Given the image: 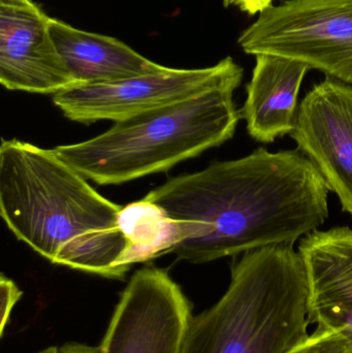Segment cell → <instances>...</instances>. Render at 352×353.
Masks as SVG:
<instances>
[{"label": "cell", "instance_id": "obj_17", "mask_svg": "<svg viewBox=\"0 0 352 353\" xmlns=\"http://www.w3.org/2000/svg\"><path fill=\"white\" fill-rule=\"evenodd\" d=\"M55 353H101L99 346H90L88 344L70 342L61 346H56Z\"/></svg>", "mask_w": 352, "mask_h": 353}, {"label": "cell", "instance_id": "obj_11", "mask_svg": "<svg viewBox=\"0 0 352 353\" xmlns=\"http://www.w3.org/2000/svg\"><path fill=\"white\" fill-rule=\"evenodd\" d=\"M309 66L281 56H256L252 78L246 87L247 99L241 117L256 142L271 144L291 134L298 115V97Z\"/></svg>", "mask_w": 352, "mask_h": 353}, {"label": "cell", "instance_id": "obj_16", "mask_svg": "<svg viewBox=\"0 0 352 353\" xmlns=\"http://www.w3.org/2000/svg\"><path fill=\"white\" fill-rule=\"evenodd\" d=\"M274 0H223L225 8L235 6L242 12L254 16L256 14H262L273 6Z\"/></svg>", "mask_w": 352, "mask_h": 353}, {"label": "cell", "instance_id": "obj_10", "mask_svg": "<svg viewBox=\"0 0 352 353\" xmlns=\"http://www.w3.org/2000/svg\"><path fill=\"white\" fill-rule=\"evenodd\" d=\"M307 277L310 323L352 343V230H314L299 245Z\"/></svg>", "mask_w": 352, "mask_h": 353}, {"label": "cell", "instance_id": "obj_1", "mask_svg": "<svg viewBox=\"0 0 352 353\" xmlns=\"http://www.w3.org/2000/svg\"><path fill=\"white\" fill-rule=\"evenodd\" d=\"M330 191L299 149L258 148L175 176L144 199L175 222L178 259L205 263L311 234L328 218Z\"/></svg>", "mask_w": 352, "mask_h": 353}, {"label": "cell", "instance_id": "obj_8", "mask_svg": "<svg viewBox=\"0 0 352 353\" xmlns=\"http://www.w3.org/2000/svg\"><path fill=\"white\" fill-rule=\"evenodd\" d=\"M291 137L352 216V85L332 78L314 85Z\"/></svg>", "mask_w": 352, "mask_h": 353}, {"label": "cell", "instance_id": "obj_18", "mask_svg": "<svg viewBox=\"0 0 352 353\" xmlns=\"http://www.w3.org/2000/svg\"><path fill=\"white\" fill-rule=\"evenodd\" d=\"M56 346H51V347L45 348V350H41V352L35 353H55Z\"/></svg>", "mask_w": 352, "mask_h": 353}, {"label": "cell", "instance_id": "obj_7", "mask_svg": "<svg viewBox=\"0 0 352 353\" xmlns=\"http://www.w3.org/2000/svg\"><path fill=\"white\" fill-rule=\"evenodd\" d=\"M192 305L165 270L146 267L120 296L101 353H182Z\"/></svg>", "mask_w": 352, "mask_h": 353}, {"label": "cell", "instance_id": "obj_2", "mask_svg": "<svg viewBox=\"0 0 352 353\" xmlns=\"http://www.w3.org/2000/svg\"><path fill=\"white\" fill-rule=\"evenodd\" d=\"M121 205L97 192L53 150L2 140L0 215L18 240L54 265L123 279Z\"/></svg>", "mask_w": 352, "mask_h": 353}, {"label": "cell", "instance_id": "obj_9", "mask_svg": "<svg viewBox=\"0 0 352 353\" xmlns=\"http://www.w3.org/2000/svg\"><path fill=\"white\" fill-rule=\"evenodd\" d=\"M32 0H0V83L12 91L57 94L76 86Z\"/></svg>", "mask_w": 352, "mask_h": 353}, {"label": "cell", "instance_id": "obj_6", "mask_svg": "<svg viewBox=\"0 0 352 353\" xmlns=\"http://www.w3.org/2000/svg\"><path fill=\"white\" fill-rule=\"evenodd\" d=\"M243 72L233 58L227 57L209 68H167L163 72L117 82L76 85L53 95V103L72 121L84 124L103 120L117 122L217 87L241 85Z\"/></svg>", "mask_w": 352, "mask_h": 353}, {"label": "cell", "instance_id": "obj_14", "mask_svg": "<svg viewBox=\"0 0 352 353\" xmlns=\"http://www.w3.org/2000/svg\"><path fill=\"white\" fill-rule=\"evenodd\" d=\"M284 353H352V343L336 332L316 329L312 335Z\"/></svg>", "mask_w": 352, "mask_h": 353}, {"label": "cell", "instance_id": "obj_13", "mask_svg": "<svg viewBox=\"0 0 352 353\" xmlns=\"http://www.w3.org/2000/svg\"><path fill=\"white\" fill-rule=\"evenodd\" d=\"M120 230L127 242L123 265L151 261L177 246V226L156 203L143 199L122 207L118 217Z\"/></svg>", "mask_w": 352, "mask_h": 353}, {"label": "cell", "instance_id": "obj_12", "mask_svg": "<svg viewBox=\"0 0 352 353\" xmlns=\"http://www.w3.org/2000/svg\"><path fill=\"white\" fill-rule=\"evenodd\" d=\"M50 32L76 85L117 82L167 68L119 39L74 28L58 19L51 18Z\"/></svg>", "mask_w": 352, "mask_h": 353}, {"label": "cell", "instance_id": "obj_4", "mask_svg": "<svg viewBox=\"0 0 352 353\" xmlns=\"http://www.w3.org/2000/svg\"><path fill=\"white\" fill-rule=\"evenodd\" d=\"M239 86L217 87L125 118L95 138L54 151L99 185H119L169 171L233 138L241 117L234 103Z\"/></svg>", "mask_w": 352, "mask_h": 353}, {"label": "cell", "instance_id": "obj_5", "mask_svg": "<svg viewBox=\"0 0 352 353\" xmlns=\"http://www.w3.org/2000/svg\"><path fill=\"white\" fill-rule=\"evenodd\" d=\"M250 55L289 58L352 85V0H287L238 39Z\"/></svg>", "mask_w": 352, "mask_h": 353}, {"label": "cell", "instance_id": "obj_15", "mask_svg": "<svg viewBox=\"0 0 352 353\" xmlns=\"http://www.w3.org/2000/svg\"><path fill=\"white\" fill-rule=\"evenodd\" d=\"M23 292L10 278L0 277V300H1V316H0V334L3 335L6 325L10 323V314L17 303L22 298Z\"/></svg>", "mask_w": 352, "mask_h": 353}, {"label": "cell", "instance_id": "obj_3", "mask_svg": "<svg viewBox=\"0 0 352 353\" xmlns=\"http://www.w3.org/2000/svg\"><path fill=\"white\" fill-rule=\"evenodd\" d=\"M307 277L293 243L243 253L227 292L194 316L182 353H284L309 336Z\"/></svg>", "mask_w": 352, "mask_h": 353}]
</instances>
